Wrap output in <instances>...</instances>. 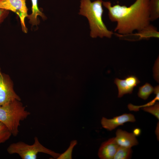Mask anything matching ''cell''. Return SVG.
<instances>
[{"mask_svg": "<svg viewBox=\"0 0 159 159\" xmlns=\"http://www.w3.org/2000/svg\"><path fill=\"white\" fill-rule=\"evenodd\" d=\"M149 1L136 0L129 6L118 4L112 5L110 1H103L102 5L108 10L110 20L117 22L114 31L120 36H125L150 24Z\"/></svg>", "mask_w": 159, "mask_h": 159, "instance_id": "cell-1", "label": "cell"}, {"mask_svg": "<svg viewBox=\"0 0 159 159\" xmlns=\"http://www.w3.org/2000/svg\"><path fill=\"white\" fill-rule=\"evenodd\" d=\"M103 1L102 0L92 2L90 0H80L79 14L88 19L91 30L90 36L92 38H111L113 34L112 31L107 29L102 20Z\"/></svg>", "mask_w": 159, "mask_h": 159, "instance_id": "cell-2", "label": "cell"}, {"mask_svg": "<svg viewBox=\"0 0 159 159\" xmlns=\"http://www.w3.org/2000/svg\"><path fill=\"white\" fill-rule=\"evenodd\" d=\"M30 114L18 100L0 106V122L6 125L14 136L18 134L20 121L26 118Z\"/></svg>", "mask_w": 159, "mask_h": 159, "instance_id": "cell-3", "label": "cell"}, {"mask_svg": "<svg viewBox=\"0 0 159 159\" xmlns=\"http://www.w3.org/2000/svg\"><path fill=\"white\" fill-rule=\"evenodd\" d=\"M34 142L32 145L19 141L11 144L7 149L10 154H17L22 159H36L39 153H46L57 158L60 154L48 149L41 144L37 137L34 138Z\"/></svg>", "mask_w": 159, "mask_h": 159, "instance_id": "cell-4", "label": "cell"}, {"mask_svg": "<svg viewBox=\"0 0 159 159\" xmlns=\"http://www.w3.org/2000/svg\"><path fill=\"white\" fill-rule=\"evenodd\" d=\"M26 1V0H0V9L16 13L19 18L23 32L27 33L28 29L25 25V19L28 14Z\"/></svg>", "mask_w": 159, "mask_h": 159, "instance_id": "cell-5", "label": "cell"}, {"mask_svg": "<svg viewBox=\"0 0 159 159\" xmlns=\"http://www.w3.org/2000/svg\"><path fill=\"white\" fill-rule=\"evenodd\" d=\"M21 98L13 88V83L9 76L3 73L0 67V106Z\"/></svg>", "mask_w": 159, "mask_h": 159, "instance_id": "cell-6", "label": "cell"}, {"mask_svg": "<svg viewBox=\"0 0 159 159\" xmlns=\"http://www.w3.org/2000/svg\"><path fill=\"white\" fill-rule=\"evenodd\" d=\"M135 121L133 115L131 113H124L110 119L103 117L101 120V124L103 128L111 131L119 126L123 125L126 122H134Z\"/></svg>", "mask_w": 159, "mask_h": 159, "instance_id": "cell-7", "label": "cell"}, {"mask_svg": "<svg viewBox=\"0 0 159 159\" xmlns=\"http://www.w3.org/2000/svg\"><path fill=\"white\" fill-rule=\"evenodd\" d=\"M140 82L137 77L133 75H129L123 80L115 78L114 83L118 88V97H121L125 94L132 93L134 88Z\"/></svg>", "mask_w": 159, "mask_h": 159, "instance_id": "cell-8", "label": "cell"}, {"mask_svg": "<svg viewBox=\"0 0 159 159\" xmlns=\"http://www.w3.org/2000/svg\"><path fill=\"white\" fill-rule=\"evenodd\" d=\"M115 137L103 142L98 151V156L101 159H113L119 146Z\"/></svg>", "mask_w": 159, "mask_h": 159, "instance_id": "cell-9", "label": "cell"}, {"mask_svg": "<svg viewBox=\"0 0 159 159\" xmlns=\"http://www.w3.org/2000/svg\"><path fill=\"white\" fill-rule=\"evenodd\" d=\"M115 134V139L119 146L131 148L138 144L136 136L132 133L118 129Z\"/></svg>", "mask_w": 159, "mask_h": 159, "instance_id": "cell-10", "label": "cell"}, {"mask_svg": "<svg viewBox=\"0 0 159 159\" xmlns=\"http://www.w3.org/2000/svg\"><path fill=\"white\" fill-rule=\"evenodd\" d=\"M137 36L138 39H148L150 38H158L159 32L156 27L150 24L138 31L134 34Z\"/></svg>", "mask_w": 159, "mask_h": 159, "instance_id": "cell-11", "label": "cell"}, {"mask_svg": "<svg viewBox=\"0 0 159 159\" xmlns=\"http://www.w3.org/2000/svg\"><path fill=\"white\" fill-rule=\"evenodd\" d=\"M32 4V13L27 17L29 22L32 26H37L39 23L37 16H39L43 19H46L44 14L39 9L38 5V0H31Z\"/></svg>", "mask_w": 159, "mask_h": 159, "instance_id": "cell-12", "label": "cell"}, {"mask_svg": "<svg viewBox=\"0 0 159 159\" xmlns=\"http://www.w3.org/2000/svg\"><path fill=\"white\" fill-rule=\"evenodd\" d=\"M148 10L150 21H153L159 17V0H149Z\"/></svg>", "mask_w": 159, "mask_h": 159, "instance_id": "cell-13", "label": "cell"}, {"mask_svg": "<svg viewBox=\"0 0 159 159\" xmlns=\"http://www.w3.org/2000/svg\"><path fill=\"white\" fill-rule=\"evenodd\" d=\"M153 92L156 95V96L152 100L146 104L142 105L136 106L131 103L129 104L127 106L128 109L131 111H139L140 108L150 106L154 105L157 101L159 100V87L158 85L154 87Z\"/></svg>", "mask_w": 159, "mask_h": 159, "instance_id": "cell-14", "label": "cell"}, {"mask_svg": "<svg viewBox=\"0 0 159 159\" xmlns=\"http://www.w3.org/2000/svg\"><path fill=\"white\" fill-rule=\"evenodd\" d=\"M132 150L131 148L119 146L113 159H130L132 155Z\"/></svg>", "mask_w": 159, "mask_h": 159, "instance_id": "cell-15", "label": "cell"}, {"mask_svg": "<svg viewBox=\"0 0 159 159\" xmlns=\"http://www.w3.org/2000/svg\"><path fill=\"white\" fill-rule=\"evenodd\" d=\"M154 90V88L149 83H146L139 88L138 95L139 97L144 100L147 99Z\"/></svg>", "mask_w": 159, "mask_h": 159, "instance_id": "cell-16", "label": "cell"}, {"mask_svg": "<svg viewBox=\"0 0 159 159\" xmlns=\"http://www.w3.org/2000/svg\"><path fill=\"white\" fill-rule=\"evenodd\" d=\"M11 135L6 125L0 122V144L8 140Z\"/></svg>", "mask_w": 159, "mask_h": 159, "instance_id": "cell-17", "label": "cell"}, {"mask_svg": "<svg viewBox=\"0 0 159 159\" xmlns=\"http://www.w3.org/2000/svg\"><path fill=\"white\" fill-rule=\"evenodd\" d=\"M77 141L76 140H72L70 145L67 149L63 153L60 154L57 159H71L72 153L74 147L77 144Z\"/></svg>", "mask_w": 159, "mask_h": 159, "instance_id": "cell-18", "label": "cell"}, {"mask_svg": "<svg viewBox=\"0 0 159 159\" xmlns=\"http://www.w3.org/2000/svg\"><path fill=\"white\" fill-rule=\"evenodd\" d=\"M144 111L149 112L159 120V103L156 102L155 103L151 106L142 108Z\"/></svg>", "mask_w": 159, "mask_h": 159, "instance_id": "cell-19", "label": "cell"}, {"mask_svg": "<svg viewBox=\"0 0 159 159\" xmlns=\"http://www.w3.org/2000/svg\"><path fill=\"white\" fill-rule=\"evenodd\" d=\"M9 13V11L0 9V26L8 16Z\"/></svg>", "mask_w": 159, "mask_h": 159, "instance_id": "cell-20", "label": "cell"}, {"mask_svg": "<svg viewBox=\"0 0 159 159\" xmlns=\"http://www.w3.org/2000/svg\"><path fill=\"white\" fill-rule=\"evenodd\" d=\"M141 132V130L138 128H136L133 130V133L135 136H139Z\"/></svg>", "mask_w": 159, "mask_h": 159, "instance_id": "cell-21", "label": "cell"}, {"mask_svg": "<svg viewBox=\"0 0 159 159\" xmlns=\"http://www.w3.org/2000/svg\"><path fill=\"white\" fill-rule=\"evenodd\" d=\"M159 124L158 123V125H157V127H156V130H157V131H155V133H156V135H157V138H158H158H159V136H158V128H159Z\"/></svg>", "mask_w": 159, "mask_h": 159, "instance_id": "cell-22", "label": "cell"}]
</instances>
